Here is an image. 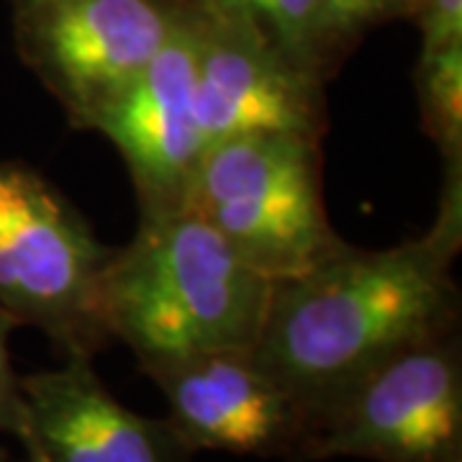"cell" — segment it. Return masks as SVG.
I'll return each instance as SVG.
<instances>
[{"mask_svg":"<svg viewBox=\"0 0 462 462\" xmlns=\"http://www.w3.org/2000/svg\"><path fill=\"white\" fill-rule=\"evenodd\" d=\"M93 132L111 139L124 157L142 216L185 208L206 152L196 103V23L188 0H172L162 47L103 111Z\"/></svg>","mask_w":462,"mask_h":462,"instance_id":"obj_8","label":"cell"},{"mask_svg":"<svg viewBox=\"0 0 462 462\" xmlns=\"http://www.w3.org/2000/svg\"><path fill=\"white\" fill-rule=\"evenodd\" d=\"M273 285L190 211L142 216L103 278L111 339L142 365L254 349Z\"/></svg>","mask_w":462,"mask_h":462,"instance_id":"obj_2","label":"cell"},{"mask_svg":"<svg viewBox=\"0 0 462 462\" xmlns=\"http://www.w3.org/2000/svg\"><path fill=\"white\" fill-rule=\"evenodd\" d=\"M413 5H416V0H411V11H413ZM409 18H411V16H409Z\"/></svg>","mask_w":462,"mask_h":462,"instance_id":"obj_17","label":"cell"},{"mask_svg":"<svg viewBox=\"0 0 462 462\" xmlns=\"http://www.w3.org/2000/svg\"><path fill=\"white\" fill-rule=\"evenodd\" d=\"M114 249L39 170L0 162V306L36 327L57 352L93 357L108 346L103 278Z\"/></svg>","mask_w":462,"mask_h":462,"instance_id":"obj_4","label":"cell"},{"mask_svg":"<svg viewBox=\"0 0 462 462\" xmlns=\"http://www.w3.org/2000/svg\"><path fill=\"white\" fill-rule=\"evenodd\" d=\"M327 8L352 50L370 29L411 16V0H327Z\"/></svg>","mask_w":462,"mask_h":462,"instance_id":"obj_13","label":"cell"},{"mask_svg":"<svg viewBox=\"0 0 462 462\" xmlns=\"http://www.w3.org/2000/svg\"><path fill=\"white\" fill-rule=\"evenodd\" d=\"M242 11L303 72L329 80L352 47L339 33L327 0H221Z\"/></svg>","mask_w":462,"mask_h":462,"instance_id":"obj_11","label":"cell"},{"mask_svg":"<svg viewBox=\"0 0 462 462\" xmlns=\"http://www.w3.org/2000/svg\"><path fill=\"white\" fill-rule=\"evenodd\" d=\"M413 85L421 126L445 167H462V42L419 54Z\"/></svg>","mask_w":462,"mask_h":462,"instance_id":"obj_12","label":"cell"},{"mask_svg":"<svg viewBox=\"0 0 462 462\" xmlns=\"http://www.w3.org/2000/svg\"><path fill=\"white\" fill-rule=\"evenodd\" d=\"M23 462H193L167 419L126 409L106 388L93 357L21 378Z\"/></svg>","mask_w":462,"mask_h":462,"instance_id":"obj_10","label":"cell"},{"mask_svg":"<svg viewBox=\"0 0 462 462\" xmlns=\"http://www.w3.org/2000/svg\"><path fill=\"white\" fill-rule=\"evenodd\" d=\"M460 247L462 167H445L439 214L421 236L388 249L345 245L303 275L275 282L252 355L316 430L380 365L457 331L452 270Z\"/></svg>","mask_w":462,"mask_h":462,"instance_id":"obj_1","label":"cell"},{"mask_svg":"<svg viewBox=\"0 0 462 462\" xmlns=\"http://www.w3.org/2000/svg\"><path fill=\"white\" fill-rule=\"evenodd\" d=\"M462 462L457 331L380 365L319 424L293 462Z\"/></svg>","mask_w":462,"mask_h":462,"instance_id":"obj_5","label":"cell"},{"mask_svg":"<svg viewBox=\"0 0 462 462\" xmlns=\"http://www.w3.org/2000/svg\"><path fill=\"white\" fill-rule=\"evenodd\" d=\"M321 142L306 134H247L208 144L185 208L267 281L303 275L346 245L331 229Z\"/></svg>","mask_w":462,"mask_h":462,"instance_id":"obj_3","label":"cell"},{"mask_svg":"<svg viewBox=\"0 0 462 462\" xmlns=\"http://www.w3.org/2000/svg\"><path fill=\"white\" fill-rule=\"evenodd\" d=\"M411 21L421 32L419 54L462 42V0H416Z\"/></svg>","mask_w":462,"mask_h":462,"instance_id":"obj_14","label":"cell"},{"mask_svg":"<svg viewBox=\"0 0 462 462\" xmlns=\"http://www.w3.org/2000/svg\"><path fill=\"white\" fill-rule=\"evenodd\" d=\"M18 321L0 306V431L18 437L23 424V398H21V375L11 363V334Z\"/></svg>","mask_w":462,"mask_h":462,"instance_id":"obj_15","label":"cell"},{"mask_svg":"<svg viewBox=\"0 0 462 462\" xmlns=\"http://www.w3.org/2000/svg\"><path fill=\"white\" fill-rule=\"evenodd\" d=\"M11 8L18 60L80 132H93L172 23V0H11Z\"/></svg>","mask_w":462,"mask_h":462,"instance_id":"obj_6","label":"cell"},{"mask_svg":"<svg viewBox=\"0 0 462 462\" xmlns=\"http://www.w3.org/2000/svg\"><path fill=\"white\" fill-rule=\"evenodd\" d=\"M162 391L172 424L193 452L214 449L296 460L314 424L298 398L270 375L252 349H218L142 365Z\"/></svg>","mask_w":462,"mask_h":462,"instance_id":"obj_9","label":"cell"},{"mask_svg":"<svg viewBox=\"0 0 462 462\" xmlns=\"http://www.w3.org/2000/svg\"><path fill=\"white\" fill-rule=\"evenodd\" d=\"M188 3L206 147L247 134L327 136V83L293 65L242 11L221 0Z\"/></svg>","mask_w":462,"mask_h":462,"instance_id":"obj_7","label":"cell"},{"mask_svg":"<svg viewBox=\"0 0 462 462\" xmlns=\"http://www.w3.org/2000/svg\"><path fill=\"white\" fill-rule=\"evenodd\" d=\"M0 462H14V460H11V455H8V449H5V447H0Z\"/></svg>","mask_w":462,"mask_h":462,"instance_id":"obj_16","label":"cell"}]
</instances>
